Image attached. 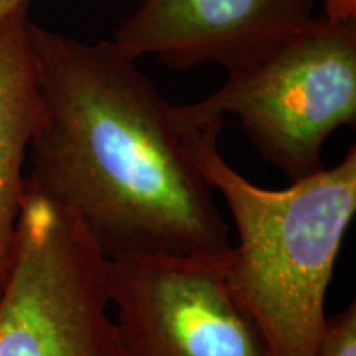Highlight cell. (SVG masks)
Listing matches in <instances>:
<instances>
[{
    "label": "cell",
    "mask_w": 356,
    "mask_h": 356,
    "mask_svg": "<svg viewBox=\"0 0 356 356\" xmlns=\"http://www.w3.org/2000/svg\"><path fill=\"white\" fill-rule=\"evenodd\" d=\"M0 356H126L108 259L73 213L29 190L0 282Z\"/></svg>",
    "instance_id": "cell-4"
},
{
    "label": "cell",
    "mask_w": 356,
    "mask_h": 356,
    "mask_svg": "<svg viewBox=\"0 0 356 356\" xmlns=\"http://www.w3.org/2000/svg\"><path fill=\"white\" fill-rule=\"evenodd\" d=\"M25 2H30V0H0V20L8 15L13 8H17Z\"/></svg>",
    "instance_id": "cell-10"
},
{
    "label": "cell",
    "mask_w": 356,
    "mask_h": 356,
    "mask_svg": "<svg viewBox=\"0 0 356 356\" xmlns=\"http://www.w3.org/2000/svg\"><path fill=\"white\" fill-rule=\"evenodd\" d=\"M180 129L191 160L221 193L238 231L226 261L231 296L274 356H318L328 286L356 213V147L335 167L267 190L222 159V121Z\"/></svg>",
    "instance_id": "cell-2"
},
{
    "label": "cell",
    "mask_w": 356,
    "mask_h": 356,
    "mask_svg": "<svg viewBox=\"0 0 356 356\" xmlns=\"http://www.w3.org/2000/svg\"><path fill=\"white\" fill-rule=\"evenodd\" d=\"M318 356H356V305L328 317Z\"/></svg>",
    "instance_id": "cell-8"
},
{
    "label": "cell",
    "mask_w": 356,
    "mask_h": 356,
    "mask_svg": "<svg viewBox=\"0 0 356 356\" xmlns=\"http://www.w3.org/2000/svg\"><path fill=\"white\" fill-rule=\"evenodd\" d=\"M236 115L262 160L291 181L325 168L323 147L356 122V20L315 17L296 37L193 104L173 106L180 126Z\"/></svg>",
    "instance_id": "cell-3"
},
{
    "label": "cell",
    "mask_w": 356,
    "mask_h": 356,
    "mask_svg": "<svg viewBox=\"0 0 356 356\" xmlns=\"http://www.w3.org/2000/svg\"><path fill=\"white\" fill-rule=\"evenodd\" d=\"M315 0H142L113 42L127 56L170 70L213 63L236 74L259 63L315 19Z\"/></svg>",
    "instance_id": "cell-6"
},
{
    "label": "cell",
    "mask_w": 356,
    "mask_h": 356,
    "mask_svg": "<svg viewBox=\"0 0 356 356\" xmlns=\"http://www.w3.org/2000/svg\"><path fill=\"white\" fill-rule=\"evenodd\" d=\"M323 19L333 24L356 20V0H325Z\"/></svg>",
    "instance_id": "cell-9"
},
{
    "label": "cell",
    "mask_w": 356,
    "mask_h": 356,
    "mask_svg": "<svg viewBox=\"0 0 356 356\" xmlns=\"http://www.w3.org/2000/svg\"><path fill=\"white\" fill-rule=\"evenodd\" d=\"M30 42L42 115L24 190L73 213L108 261L228 252L215 190L137 60L32 22Z\"/></svg>",
    "instance_id": "cell-1"
},
{
    "label": "cell",
    "mask_w": 356,
    "mask_h": 356,
    "mask_svg": "<svg viewBox=\"0 0 356 356\" xmlns=\"http://www.w3.org/2000/svg\"><path fill=\"white\" fill-rule=\"evenodd\" d=\"M229 251L108 261L111 305L126 356H274L231 296Z\"/></svg>",
    "instance_id": "cell-5"
},
{
    "label": "cell",
    "mask_w": 356,
    "mask_h": 356,
    "mask_svg": "<svg viewBox=\"0 0 356 356\" xmlns=\"http://www.w3.org/2000/svg\"><path fill=\"white\" fill-rule=\"evenodd\" d=\"M30 2L0 20V282L24 197V165L42 115L37 61L30 42Z\"/></svg>",
    "instance_id": "cell-7"
}]
</instances>
